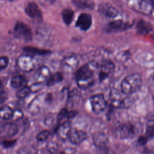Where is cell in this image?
I'll list each match as a JSON object with an SVG mask.
<instances>
[{
    "label": "cell",
    "instance_id": "obj_1",
    "mask_svg": "<svg viewBox=\"0 0 154 154\" xmlns=\"http://www.w3.org/2000/svg\"><path fill=\"white\" fill-rule=\"evenodd\" d=\"M99 69V64L95 61H90L79 68L75 73V79L79 88L85 90L95 82L94 74Z\"/></svg>",
    "mask_w": 154,
    "mask_h": 154
},
{
    "label": "cell",
    "instance_id": "obj_2",
    "mask_svg": "<svg viewBox=\"0 0 154 154\" xmlns=\"http://www.w3.org/2000/svg\"><path fill=\"white\" fill-rule=\"evenodd\" d=\"M142 85V78L139 73H133L126 76L122 81L121 90L123 93L131 94L137 91Z\"/></svg>",
    "mask_w": 154,
    "mask_h": 154
},
{
    "label": "cell",
    "instance_id": "obj_3",
    "mask_svg": "<svg viewBox=\"0 0 154 154\" xmlns=\"http://www.w3.org/2000/svg\"><path fill=\"white\" fill-rule=\"evenodd\" d=\"M128 6L133 10L144 15L152 14L154 6L148 0H129Z\"/></svg>",
    "mask_w": 154,
    "mask_h": 154
},
{
    "label": "cell",
    "instance_id": "obj_4",
    "mask_svg": "<svg viewBox=\"0 0 154 154\" xmlns=\"http://www.w3.org/2000/svg\"><path fill=\"white\" fill-rule=\"evenodd\" d=\"M13 32L16 37L26 42L31 41L32 38V33L31 28L21 21H17L15 23Z\"/></svg>",
    "mask_w": 154,
    "mask_h": 154
},
{
    "label": "cell",
    "instance_id": "obj_5",
    "mask_svg": "<svg viewBox=\"0 0 154 154\" xmlns=\"http://www.w3.org/2000/svg\"><path fill=\"white\" fill-rule=\"evenodd\" d=\"M37 64L36 60L30 55H22L17 60V65L20 70L29 72L34 69Z\"/></svg>",
    "mask_w": 154,
    "mask_h": 154
},
{
    "label": "cell",
    "instance_id": "obj_6",
    "mask_svg": "<svg viewBox=\"0 0 154 154\" xmlns=\"http://www.w3.org/2000/svg\"><path fill=\"white\" fill-rule=\"evenodd\" d=\"M90 103L93 111L99 114L102 112L106 108L107 102L102 94H97L90 97Z\"/></svg>",
    "mask_w": 154,
    "mask_h": 154
},
{
    "label": "cell",
    "instance_id": "obj_7",
    "mask_svg": "<svg viewBox=\"0 0 154 154\" xmlns=\"http://www.w3.org/2000/svg\"><path fill=\"white\" fill-rule=\"evenodd\" d=\"M135 134V128L130 123H125L119 125L116 130V135L121 139L134 137Z\"/></svg>",
    "mask_w": 154,
    "mask_h": 154
},
{
    "label": "cell",
    "instance_id": "obj_8",
    "mask_svg": "<svg viewBox=\"0 0 154 154\" xmlns=\"http://www.w3.org/2000/svg\"><path fill=\"white\" fill-rule=\"evenodd\" d=\"M98 12L106 18L116 19L120 16L119 11L111 4L107 2H102L98 6Z\"/></svg>",
    "mask_w": 154,
    "mask_h": 154
},
{
    "label": "cell",
    "instance_id": "obj_9",
    "mask_svg": "<svg viewBox=\"0 0 154 154\" xmlns=\"http://www.w3.org/2000/svg\"><path fill=\"white\" fill-rule=\"evenodd\" d=\"M25 11L27 15L31 19L37 21L42 20V13L35 2H30L28 3L25 8Z\"/></svg>",
    "mask_w": 154,
    "mask_h": 154
},
{
    "label": "cell",
    "instance_id": "obj_10",
    "mask_svg": "<svg viewBox=\"0 0 154 154\" xmlns=\"http://www.w3.org/2000/svg\"><path fill=\"white\" fill-rule=\"evenodd\" d=\"M68 138L72 144L78 145L87 138V134L84 131L73 128L71 129Z\"/></svg>",
    "mask_w": 154,
    "mask_h": 154
},
{
    "label": "cell",
    "instance_id": "obj_11",
    "mask_svg": "<svg viewBox=\"0 0 154 154\" xmlns=\"http://www.w3.org/2000/svg\"><path fill=\"white\" fill-rule=\"evenodd\" d=\"M92 18L91 16L85 13H81L76 22V26L82 31L88 30L91 26Z\"/></svg>",
    "mask_w": 154,
    "mask_h": 154
},
{
    "label": "cell",
    "instance_id": "obj_12",
    "mask_svg": "<svg viewBox=\"0 0 154 154\" xmlns=\"http://www.w3.org/2000/svg\"><path fill=\"white\" fill-rule=\"evenodd\" d=\"M18 132L17 125L13 123H4L1 126V135L2 137L10 138L14 136Z\"/></svg>",
    "mask_w": 154,
    "mask_h": 154
},
{
    "label": "cell",
    "instance_id": "obj_13",
    "mask_svg": "<svg viewBox=\"0 0 154 154\" xmlns=\"http://www.w3.org/2000/svg\"><path fill=\"white\" fill-rule=\"evenodd\" d=\"M79 64L78 58L75 55H70L64 58L61 61L63 69L67 72H72L75 70Z\"/></svg>",
    "mask_w": 154,
    "mask_h": 154
},
{
    "label": "cell",
    "instance_id": "obj_14",
    "mask_svg": "<svg viewBox=\"0 0 154 154\" xmlns=\"http://www.w3.org/2000/svg\"><path fill=\"white\" fill-rule=\"evenodd\" d=\"M115 69L114 64L110 60H105L102 62L99 73V79L100 81L107 78Z\"/></svg>",
    "mask_w": 154,
    "mask_h": 154
},
{
    "label": "cell",
    "instance_id": "obj_15",
    "mask_svg": "<svg viewBox=\"0 0 154 154\" xmlns=\"http://www.w3.org/2000/svg\"><path fill=\"white\" fill-rule=\"evenodd\" d=\"M128 28V24L124 22L122 19H116L111 21L106 27L107 32H117Z\"/></svg>",
    "mask_w": 154,
    "mask_h": 154
},
{
    "label": "cell",
    "instance_id": "obj_16",
    "mask_svg": "<svg viewBox=\"0 0 154 154\" xmlns=\"http://www.w3.org/2000/svg\"><path fill=\"white\" fill-rule=\"evenodd\" d=\"M51 73L49 69L46 66L40 67L35 73V79L37 82L43 83L45 81H47L51 76Z\"/></svg>",
    "mask_w": 154,
    "mask_h": 154
},
{
    "label": "cell",
    "instance_id": "obj_17",
    "mask_svg": "<svg viewBox=\"0 0 154 154\" xmlns=\"http://www.w3.org/2000/svg\"><path fill=\"white\" fill-rule=\"evenodd\" d=\"M71 129L70 122L69 121H66L59 124L57 128V133L59 137L63 140H65L68 138Z\"/></svg>",
    "mask_w": 154,
    "mask_h": 154
},
{
    "label": "cell",
    "instance_id": "obj_18",
    "mask_svg": "<svg viewBox=\"0 0 154 154\" xmlns=\"http://www.w3.org/2000/svg\"><path fill=\"white\" fill-rule=\"evenodd\" d=\"M26 81V80L25 76L21 75H17L11 78L10 84L13 88H19L25 86Z\"/></svg>",
    "mask_w": 154,
    "mask_h": 154
},
{
    "label": "cell",
    "instance_id": "obj_19",
    "mask_svg": "<svg viewBox=\"0 0 154 154\" xmlns=\"http://www.w3.org/2000/svg\"><path fill=\"white\" fill-rule=\"evenodd\" d=\"M152 30V27L149 23L144 20H140L137 24V33L141 35L148 34Z\"/></svg>",
    "mask_w": 154,
    "mask_h": 154
},
{
    "label": "cell",
    "instance_id": "obj_20",
    "mask_svg": "<svg viewBox=\"0 0 154 154\" xmlns=\"http://www.w3.org/2000/svg\"><path fill=\"white\" fill-rule=\"evenodd\" d=\"M14 114V111L7 105L2 106L0 110V116L2 119L4 120H10L13 118Z\"/></svg>",
    "mask_w": 154,
    "mask_h": 154
},
{
    "label": "cell",
    "instance_id": "obj_21",
    "mask_svg": "<svg viewBox=\"0 0 154 154\" xmlns=\"http://www.w3.org/2000/svg\"><path fill=\"white\" fill-rule=\"evenodd\" d=\"M110 98L112 101V104L114 106H120L123 99H122L121 94L119 90L117 89H112L110 93Z\"/></svg>",
    "mask_w": 154,
    "mask_h": 154
},
{
    "label": "cell",
    "instance_id": "obj_22",
    "mask_svg": "<svg viewBox=\"0 0 154 154\" xmlns=\"http://www.w3.org/2000/svg\"><path fill=\"white\" fill-rule=\"evenodd\" d=\"M74 11L70 8H66L62 11L63 20L66 25H69L73 21Z\"/></svg>",
    "mask_w": 154,
    "mask_h": 154
},
{
    "label": "cell",
    "instance_id": "obj_23",
    "mask_svg": "<svg viewBox=\"0 0 154 154\" xmlns=\"http://www.w3.org/2000/svg\"><path fill=\"white\" fill-rule=\"evenodd\" d=\"M63 79V76L60 72H56L51 75L47 81V85L51 86L60 82Z\"/></svg>",
    "mask_w": 154,
    "mask_h": 154
},
{
    "label": "cell",
    "instance_id": "obj_24",
    "mask_svg": "<svg viewBox=\"0 0 154 154\" xmlns=\"http://www.w3.org/2000/svg\"><path fill=\"white\" fill-rule=\"evenodd\" d=\"M23 51L28 53L37 54V55H46L49 54L51 52L48 50L38 49L34 47L31 46H26L23 48Z\"/></svg>",
    "mask_w": 154,
    "mask_h": 154
},
{
    "label": "cell",
    "instance_id": "obj_25",
    "mask_svg": "<svg viewBox=\"0 0 154 154\" xmlns=\"http://www.w3.org/2000/svg\"><path fill=\"white\" fill-rule=\"evenodd\" d=\"M69 119V111L66 108L62 109L57 116V121L59 124L68 121V119Z\"/></svg>",
    "mask_w": 154,
    "mask_h": 154
},
{
    "label": "cell",
    "instance_id": "obj_26",
    "mask_svg": "<svg viewBox=\"0 0 154 154\" xmlns=\"http://www.w3.org/2000/svg\"><path fill=\"white\" fill-rule=\"evenodd\" d=\"M31 91L30 87L28 86L25 85L17 91L16 93V96L19 99H23L26 97Z\"/></svg>",
    "mask_w": 154,
    "mask_h": 154
},
{
    "label": "cell",
    "instance_id": "obj_27",
    "mask_svg": "<svg viewBox=\"0 0 154 154\" xmlns=\"http://www.w3.org/2000/svg\"><path fill=\"white\" fill-rule=\"evenodd\" d=\"M49 132L48 131L43 130L38 134L36 138H37V141H40V142L44 141L46 140H47V138L49 137Z\"/></svg>",
    "mask_w": 154,
    "mask_h": 154
},
{
    "label": "cell",
    "instance_id": "obj_28",
    "mask_svg": "<svg viewBox=\"0 0 154 154\" xmlns=\"http://www.w3.org/2000/svg\"><path fill=\"white\" fill-rule=\"evenodd\" d=\"M8 58L6 57H1L0 59V66H1V70L4 69L8 64Z\"/></svg>",
    "mask_w": 154,
    "mask_h": 154
},
{
    "label": "cell",
    "instance_id": "obj_29",
    "mask_svg": "<svg viewBox=\"0 0 154 154\" xmlns=\"http://www.w3.org/2000/svg\"><path fill=\"white\" fill-rule=\"evenodd\" d=\"M146 135L149 138H152L154 137V126L150 125L147 126L146 132Z\"/></svg>",
    "mask_w": 154,
    "mask_h": 154
},
{
    "label": "cell",
    "instance_id": "obj_30",
    "mask_svg": "<svg viewBox=\"0 0 154 154\" xmlns=\"http://www.w3.org/2000/svg\"><path fill=\"white\" fill-rule=\"evenodd\" d=\"M43 83H40V82H36L35 84H33L31 87V91L32 92H37L38 90H40L42 87Z\"/></svg>",
    "mask_w": 154,
    "mask_h": 154
},
{
    "label": "cell",
    "instance_id": "obj_31",
    "mask_svg": "<svg viewBox=\"0 0 154 154\" xmlns=\"http://www.w3.org/2000/svg\"><path fill=\"white\" fill-rule=\"evenodd\" d=\"M23 116V114L22 111L20 109H16L14 111V114H13V118L14 119V120H17L21 119Z\"/></svg>",
    "mask_w": 154,
    "mask_h": 154
},
{
    "label": "cell",
    "instance_id": "obj_32",
    "mask_svg": "<svg viewBox=\"0 0 154 154\" xmlns=\"http://www.w3.org/2000/svg\"><path fill=\"white\" fill-rule=\"evenodd\" d=\"M15 141H14V140H13V141L4 140V141H2L1 144L3 146V147H10L15 144Z\"/></svg>",
    "mask_w": 154,
    "mask_h": 154
},
{
    "label": "cell",
    "instance_id": "obj_33",
    "mask_svg": "<svg viewBox=\"0 0 154 154\" xmlns=\"http://www.w3.org/2000/svg\"><path fill=\"white\" fill-rule=\"evenodd\" d=\"M17 154H33V152L29 148L22 147L19 150Z\"/></svg>",
    "mask_w": 154,
    "mask_h": 154
},
{
    "label": "cell",
    "instance_id": "obj_34",
    "mask_svg": "<svg viewBox=\"0 0 154 154\" xmlns=\"http://www.w3.org/2000/svg\"><path fill=\"white\" fill-rule=\"evenodd\" d=\"M149 139V138L145 135H143V136L140 137V138H139L138 140V143H139L140 144L144 145V144H145L147 143V141H148Z\"/></svg>",
    "mask_w": 154,
    "mask_h": 154
},
{
    "label": "cell",
    "instance_id": "obj_35",
    "mask_svg": "<svg viewBox=\"0 0 154 154\" xmlns=\"http://www.w3.org/2000/svg\"><path fill=\"white\" fill-rule=\"evenodd\" d=\"M6 99V93L5 92V91H4L2 88H1V103H3L5 100Z\"/></svg>",
    "mask_w": 154,
    "mask_h": 154
},
{
    "label": "cell",
    "instance_id": "obj_36",
    "mask_svg": "<svg viewBox=\"0 0 154 154\" xmlns=\"http://www.w3.org/2000/svg\"><path fill=\"white\" fill-rule=\"evenodd\" d=\"M154 6V0H148Z\"/></svg>",
    "mask_w": 154,
    "mask_h": 154
},
{
    "label": "cell",
    "instance_id": "obj_37",
    "mask_svg": "<svg viewBox=\"0 0 154 154\" xmlns=\"http://www.w3.org/2000/svg\"><path fill=\"white\" fill-rule=\"evenodd\" d=\"M147 154H154V151H149Z\"/></svg>",
    "mask_w": 154,
    "mask_h": 154
},
{
    "label": "cell",
    "instance_id": "obj_38",
    "mask_svg": "<svg viewBox=\"0 0 154 154\" xmlns=\"http://www.w3.org/2000/svg\"><path fill=\"white\" fill-rule=\"evenodd\" d=\"M60 154H66V153H60Z\"/></svg>",
    "mask_w": 154,
    "mask_h": 154
},
{
    "label": "cell",
    "instance_id": "obj_39",
    "mask_svg": "<svg viewBox=\"0 0 154 154\" xmlns=\"http://www.w3.org/2000/svg\"><path fill=\"white\" fill-rule=\"evenodd\" d=\"M9 1H13V0H9Z\"/></svg>",
    "mask_w": 154,
    "mask_h": 154
}]
</instances>
